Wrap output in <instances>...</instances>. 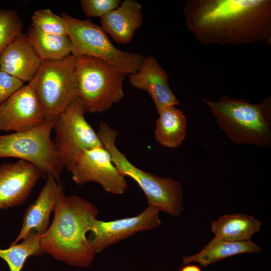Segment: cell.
Segmentation results:
<instances>
[{
	"label": "cell",
	"mask_w": 271,
	"mask_h": 271,
	"mask_svg": "<svg viewBox=\"0 0 271 271\" xmlns=\"http://www.w3.org/2000/svg\"><path fill=\"white\" fill-rule=\"evenodd\" d=\"M103 147L109 152L115 166L124 177L133 179L144 192L148 206L177 217L184 210L181 185L171 178L155 175L134 166L116 147L118 131L101 122L97 132Z\"/></svg>",
	"instance_id": "obj_4"
},
{
	"label": "cell",
	"mask_w": 271,
	"mask_h": 271,
	"mask_svg": "<svg viewBox=\"0 0 271 271\" xmlns=\"http://www.w3.org/2000/svg\"><path fill=\"white\" fill-rule=\"evenodd\" d=\"M41 174L32 163L23 160L0 165V209L22 204Z\"/></svg>",
	"instance_id": "obj_13"
},
{
	"label": "cell",
	"mask_w": 271,
	"mask_h": 271,
	"mask_svg": "<svg viewBox=\"0 0 271 271\" xmlns=\"http://www.w3.org/2000/svg\"><path fill=\"white\" fill-rule=\"evenodd\" d=\"M188 30L203 45L271 46L270 0H189Z\"/></svg>",
	"instance_id": "obj_1"
},
{
	"label": "cell",
	"mask_w": 271,
	"mask_h": 271,
	"mask_svg": "<svg viewBox=\"0 0 271 271\" xmlns=\"http://www.w3.org/2000/svg\"><path fill=\"white\" fill-rule=\"evenodd\" d=\"M62 187L52 176L46 177L45 185L36 200L26 210L19 234L11 244L29 237L41 236L50 226V217L62 193Z\"/></svg>",
	"instance_id": "obj_14"
},
{
	"label": "cell",
	"mask_w": 271,
	"mask_h": 271,
	"mask_svg": "<svg viewBox=\"0 0 271 271\" xmlns=\"http://www.w3.org/2000/svg\"><path fill=\"white\" fill-rule=\"evenodd\" d=\"M121 2L120 0H81L80 4L86 17L100 19L117 8Z\"/></svg>",
	"instance_id": "obj_25"
},
{
	"label": "cell",
	"mask_w": 271,
	"mask_h": 271,
	"mask_svg": "<svg viewBox=\"0 0 271 271\" xmlns=\"http://www.w3.org/2000/svg\"><path fill=\"white\" fill-rule=\"evenodd\" d=\"M56 119H45L40 125L27 131L0 134V158L27 161L36 166L42 177L51 175L59 182L64 166L51 139Z\"/></svg>",
	"instance_id": "obj_7"
},
{
	"label": "cell",
	"mask_w": 271,
	"mask_h": 271,
	"mask_svg": "<svg viewBox=\"0 0 271 271\" xmlns=\"http://www.w3.org/2000/svg\"><path fill=\"white\" fill-rule=\"evenodd\" d=\"M40 239V236H31L21 243L11 244L7 249H0V257L7 262L10 271H21L28 257L44 253Z\"/></svg>",
	"instance_id": "obj_22"
},
{
	"label": "cell",
	"mask_w": 271,
	"mask_h": 271,
	"mask_svg": "<svg viewBox=\"0 0 271 271\" xmlns=\"http://www.w3.org/2000/svg\"><path fill=\"white\" fill-rule=\"evenodd\" d=\"M169 79L167 72L151 55L144 57L138 71L129 75L130 83L149 95L157 112L167 106L180 104L170 87Z\"/></svg>",
	"instance_id": "obj_15"
},
{
	"label": "cell",
	"mask_w": 271,
	"mask_h": 271,
	"mask_svg": "<svg viewBox=\"0 0 271 271\" xmlns=\"http://www.w3.org/2000/svg\"><path fill=\"white\" fill-rule=\"evenodd\" d=\"M261 225V222L253 216L241 213L226 214L211 223L215 236L230 241L249 240Z\"/></svg>",
	"instance_id": "obj_20"
},
{
	"label": "cell",
	"mask_w": 271,
	"mask_h": 271,
	"mask_svg": "<svg viewBox=\"0 0 271 271\" xmlns=\"http://www.w3.org/2000/svg\"><path fill=\"white\" fill-rule=\"evenodd\" d=\"M157 208L148 206L137 215L111 221L96 219L90 232L89 239L96 253L130 236L153 229L161 223Z\"/></svg>",
	"instance_id": "obj_11"
},
{
	"label": "cell",
	"mask_w": 271,
	"mask_h": 271,
	"mask_svg": "<svg viewBox=\"0 0 271 271\" xmlns=\"http://www.w3.org/2000/svg\"><path fill=\"white\" fill-rule=\"evenodd\" d=\"M26 34L42 61L58 60L71 54V44L67 35L46 33L32 26Z\"/></svg>",
	"instance_id": "obj_21"
},
{
	"label": "cell",
	"mask_w": 271,
	"mask_h": 271,
	"mask_svg": "<svg viewBox=\"0 0 271 271\" xmlns=\"http://www.w3.org/2000/svg\"><path fill=\"white\" fill-rule=\"evenodd\" d=\"M101 27L113 40L127 44L143 22L142 7L134 0H124L100 19Z\"/></svg>",
	"instance_id": "obj_17"
},
{
	"label": "cell",
	"mask_w": 271,
	"mask_h": 271,
	"mask_svg": "<svg viewBox=\"0 0 271 271\" xmlns=\"http://www.w3.org/2000/svg\"><path fill=\"white\" fill-rule=\"evenodd\" d=\"M154 131L155 139L168 148L180 146L186 136L187 117L176 106H169L158 112Z\"/></svg>",
	"instance_id": "obj_19"
},
{
	"label": "cell",
	"mask_w": 271,
	"mask_h": 271,
	"mask_svg": "<svg viewBox=\"0 0 271 271\" xmlns=\"http://www.w3.org/2000/svg\"><path fill=\"white\" fill-rule=\"evenodd\" d=\"M227 137L238 145L271 146V96L252 104L224 94L217 101L202 99Z\"/></svg>",
	"instance_id": "obj_3"
},
{
	"label": "cell",
	"mask_w": 271,
	"mask_h": 271,
	"mask_svg": "<svg viewBox=\"0 0 271 271\" xmlns=\"http://www.w3.org/2000/svg\"><path fill=\"white\" fill-rule=\"evenodd\" d=\"M179 271H202L200 267L195 264H187L183 266Z\"/></svg>",
	"instance_id": "obj_27"
},
{
	"label": "cell",
	"mask_w": 271,
	"mask_h": 271,
	"mask_svg": "<svg viewBox=\"0 0 271 271\" xmlns=\"http://www.w3.org/2000/svg\"><path fill=\"white\" fill-rule=\"evenodd\" d=\"M86 112L83 102L77 97L57 116L53 126L57 152L70 172L83 151L102 145L97 133L86 120Z\"/></svg>",
	"instance_id": "obj_9"
},
{
	"label": "cell",
	"mask_w": 271,
	"mask_h": 271,
	"mask_svg": "<svg viewBox=\"0 0 271 271\" xmlns=\"http://www.w3.org/2000/svg\"><path fill=\"white\" fill-rule=\"evenodd\" d=\"M60 16L66 23L72 55L100 59L125 75L138 71L144 58L142 55L115 47L101 27L89 19H78L66 13Z\"/></svg>",
	"instance_id": "obj_6"
},
{
	"label": "cell",
	"mask_w": 271,
	"mask_h": 271,
	"mask_svg": "<svg viewBox=\"0 0 271 271\" xmlns=\"http://www.w3.org/2000/svg\"><path fill=\"white\" fill-rule=\"evenodd\" d=\"M41 59L35 52L26 34L16 37L0 55V70L30 82L39 70Z\"/></svg>",
	"instance_id": "obj_16"
},
{
	"label": "cell",
	"mask_w": 271,
	"mask_h": 271,
	"mask_svg": "<svg viewBox=\"0 0 271 271\" xmlns=\"http://www.w3.org/2000/svg\"><path fill=\"white\" fill-rule=\"evenodd\" d=\"M45 119L31 82L0 104V131H27L37 127Z\"/></svg>",
	"instance_id": "obj_12"
},
{
	"label": "cell",
	"mask_w": 271,
	"mask_h": 271,
	"mask_svg": "<svg viewBox=\"0 0 271 271\" xmlns=\"http://www.w3.org/2000/svg\"><path fill=\"white\" fill-rule=\"evenodd\" d=\"M77 97L86 111L101 113L119 103L124 96L125 75L96 58L75 56Z\"/></svg>",
	"instance_id": "obj_5"
},
{
	"label": "cell",
	"mask_w": 271,
	"mask_h": 271,
	"mask_svg": "<svg viewBox=\"0 0 271 271\" xmlns=\"http://www.w3.org/2000/svg\"><path fill=\"white\" fill-rule=\"evenodd\" d=\"M25 82L0 70V104L20 90Z\"/></svg>",
	"instance_id": "obj_26"
},
{
	"label": "cell",
	"mask_w": 271,
	"mask_h": 271,
	"mask_svg": "<svg viewBox=\"0 0 271 271\" xmlns=\"http://www.w3.org/2000/svg\"><path fill=\"white\" fill-rule=\"evenodd\" d=\"M45 119L56 118L77 97L75 56L55 61H42L30 81Z\"/></svg>",
	"instance_id": "obj_8"
},
{
	"label": "cell",
	"mask_w": 271,
	"mask_h": 271,
	"mask_svg": "<svg viewBox=\"0 0 271 271\" xmlns=\"http://www.w3.org/2000/svg\"><path fill=\"white\" fill-rule=\"evenodd\" d=\"M71 172L72 180L78 186L96 182L114 195L124 193L128 187L103 145L83 151Z\"/></svg>",
	"instance_id": "obj_10"
},
{
	"label": "cell",
	"mask_w": 271,
	"mask_h": 271,
	"mask_svg": "<svg viewBox=\"0 0 271 271\" xmlns=\"http://www.w3.org/2000/svg\"><path fill=\"white\" fill-rule=\"evenodd\" d=\"M23 22L13 10L0 9V55L18 36L23 33Z\"/></svg>",
	"instance_id": "obj_23"
},
{
	"label": "cell",
	"mask_w": 271,
	"mask_h": 271,
	"mask_svg": "<svg viewBox=\"0 0 271 271\" xmlns=\"http://www.w3.org/2000/svg\"><path fill=\"white\" fill-rule=\"evenodd\" d=\"M53 221L41 236L44 252L72 266L87 267L96 252L86 234L97 219L98 210L76 195H60Z\"/></svg>",
	"instance_id": "obj_2"
},
{
	"label": "cell",
	"mask_w": 271,
	"mask_h": 271,
	"mask_svg": "<svg viewBox=\"0 0 271 271\" xmlns=\"http://www.w3.org/2000/svg\"><path fill=\"white\" fill-rule=\"evenodd\" d=\"M31 21V26L44 32L67 35L66 25L64 19L50 9H42L35 11Z\"/></svg>",
	"instance_id": "obj_24"
},
{
	"label": "cell",
	"mask_w": 271,
	"mask_h": 271,
	"mask_svg": "<svg viewBox=\"0 0 271 271\" xmlns=\"http://www.w3.org/2000/svg\"><path fill=\"white\" fill-rule=\"evenodd\" d=\"M261 251V248L250 240L243 241H230L215 236L198 253L184 256V264L197 262L207 266L225 258L239 254L255 253Z\"/></svg>",
	"instance_id": "obj_18"
}]
</instances>
